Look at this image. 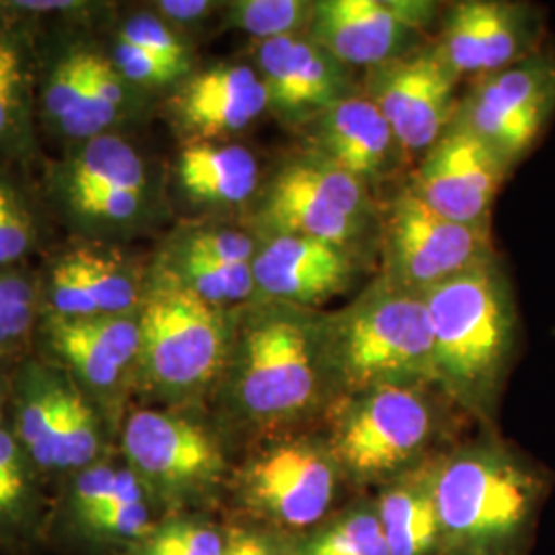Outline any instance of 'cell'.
Listing matches in <instances>:
<instances>
[{"mask_svg":"<svg viewBox=\"0 0 555 555\" xmlns=\"http://www.w3.org/2000/svg\"><path fill=\"white\" fill-rule=\"evenodd\" d=\"M554 476L496 435L435 456L440 555H531Z\"/></svg>","mask_w":555,"mask_h":555,"instance_id":"6da1fadb","label":"cell"},{"mask_svg":"<svg viewBox=\"0 0 555 555\" xmlns=\"http://www.w3.org/2000/svg\"><path fill=\"white\" fill-rule=\"evenodd\" d=\"M319 313L282 302H249L235 311L220 387L241 424L280 437L325 416L332 396L319 358Z\"/></svg>","mask_w":555,"mask_h":555,"instance_id":"7a4b0ae2","label":"cell"},{"mask_svg":"<svg viewBox=\"0 0 555 555\" xmlns=\"http://www.w3.org/2000/svg\"><path fill=\"white\" fill-rule=\"evenodd\" d=\"M422 297L430 321L438 389L469 416L492 424L518 341L508 276L494 259Z\"/></svg>","mask_w":555,"mask_h":555,"instance_id":"3957f363","label":"cell"},{"mask_svg":"<svg viewBox=\"0 0 555 555\" xmlns=\"http://www.w3.org/2000/svg\"><path fill=\"white\" fill-rule=\"evenodd\" d=\"M318 337L332 403L378 387H437L424 297L380 274L348 305L321 311Z\"/></svg>","mask_w":555,"mask_h":555,"instance_id":"277c9868","label":"cell"},{"mask_svg":"<svg viewBox=\"0 0 555 555\" xmlns=\"http://www.w3.org/2000/svg\"><path fill=\"white\" fill-rule=\"evenodd\" d=\"M235 311L206 302L155 263L139 311L137 380L176 405L206 396L224 375Z\"/></svg>","mask_w":555,"mask_h":555,"instance_id":"5b68a950","label":"cell"},{"mask_svg":"<svg viewBox=\"0 0 555 555\" xmlns=\"http://www.w3.org/2000/svg\"><path fill=\"white\" fill-rule=\"evenodd\" d=\"M428 385H393L336 399L321 433L350 488H383L435 459L444 416Z\"/></svg>","mask_w":555,"mask_h":555,"instance_id":"8992f818","label":"cell"},{"mask_svg":"<svg viewBox=\"0 0 555 555\" xmlns=\"http://www.w3.org/2000/svg\"><path fill=\"white\" fill-rule=\"evenodd\" d=\"M249 231L318 238L364 254L380 231V217L369 188L300 149L261 183Z\"/></svg>","mask_w":555,"mask_h":555,"instance_id":"52a82bcc","label":"cell"},{"mask_svg":"<svg viewBox=\"0 0 555 555\" xmlns=\"http://www.w3.org/2000/svg\"><path fill=\"white\" fill-rule=\"evenodd\" d=\"M350 488L323 435L272 437L247 459L237 477L238 498L263 529L298 539L337 513Z\"/></svg>","mask_w":555,"mask_h":555,"instance_id":"ba28073f","label":"cell"},{"mask_svg":"<svg viewBox=\"0 0 555 555\" xmlns=\"http://www.w3.org/2000/svg\"><path fill=\"white\" fill-rule=\"evenodd\" d=\"M52 194L64 217L91 235L134 233L159 206L149 163L114 132L77 142L52 171Z\"/></svg>","mask_w":555,"mask_h":555,"instance_id":"9c48e42d","label":"cell"},{"mask_svg":"<svg viewBox=\"0 0 555 555\" xmlns=\"http://www.w3.org/2000/svg\"><path fill=\"white\" fill-rule=\"evenodd\" d=\"M378 245L380 276L417 295L498 259L490 229L438 215L410 188L389 202Z\"/></svg>","mask_w":555,"mask_h":555,"instance_id":"30bf717a","label":"cell"},{"mask_svg":"<svg viewBox=\"0 0 555 555\" xmlns=\"http://www.w3.org/2000/svg\"><path fill=\"white\" fill-rule=\"evenodd\" d=\"M121 447L142 488L173 508L212 496L227 474L219 438L171 410L134 412L126 420Z\"/></svg>","mask_w":555,"mask_h":555,"instance_id":"8fae6325","label":"cell"},{"mask_svg":"<svg viewBox=\"0 0 555 555\" xmlns=\"http://www.w3.org/2000/svg\"><path fill=\"white\" fill-rule=\"evenodd\" d=\"M555 112V56L529 59L474 80L459 101L455 119L511 169L535 144Z\"/></svg>","mask_w":555,"mask_h":555,"instance_id":"7c38bea8","label":"cell"},{"mask_svg":"<svg viewBox=\"0 0 555 555\" xmlns=\"http://www.w3.org/2000/svg\"><path fill=\"white\" fill-rule=\"evenodd\" d=\"M459 80L426 43L364 70L362 93L389 121L403 155H424L455 119Z\"/></svg>","mask_w":555,"mask_h":555,"instance_id":"4fadbf2b","label":"cell"},{"mask_svg":"<svg viewBox=\"0 0 555 555\" xmlns=\"http://www.w3.org/2000/svg\"><path fill=\"white\" fill-rule=\"evenodd\" d=\"M440 20L430 0H315L307 36L352 70H369L420 46Z\"/></svg>","mask_w":555,"mask_h":555,"instance_id":"5bb4252c","label":"cell"},{"mask_svg":"<svg viewBox=\"0 0 555 555\" xmlns=\"http://www.w3.org/2000/svg\"><path fill=\"white\" fill-rule=\"evenodd\" d=\"M511 167L459 119L422 155L410 190L447 219L490 229Z\"/></svg>","mask_w":555,"mask_h":555,"instance_id":"9a60e30c","label":"cell"},{"mask_svg":"<svg viewBox=\"0 0 555 555\" xmlns=\"http://www.w3.org/2000/svg\"><path fill=\"white\" fill-rule=\"evenodd\" d=\"M435 50L456 77H486L535 54L541 17L511 0H459L438 20Z\"/></svg>","mask_w":555,"mask_h":555,"instance_id":"2e32d148","label":"cell"},{"mask_svg":"<svg viewBox=\"0 0 555 555\" xmlns=\"http://www.w3.org/2000/svg\"><path fill=\"white\" fill-rule=\"evenodd\" d=\"M254 66L268 95V112L298 128L358 93L354 70L307 34L256 41Z\"/></svg>","mask_w":555,"mask_h":555,"instance_id":"e0dca14e","label":"cell"},{"mask_svg":"<svg viewBox=\"0 0 555 555\" xmlns=\"http://www.w3.org/2000/svg\"><path fill=\"white\" fill-rule=\"evenodd\" d=\"M251 302H282L315 309L350 291L362 254L300 235H256Z\"/></svg>","mask_w":555,"mask_h":555,"instance_id":"ac0fdd59","label":"cell"},{"mask_svg":"<svg viewBox=\"0 0 555 555\" xmlns=\"http://www.w3.org/2000/svg\"><path fill=\"white\" fill-rule=\"evenodd\" d=\"M149 272L116 249L79 245L60 256L41 291V313L103 318L139 313Z\"/></svg>","mask_w":555,"mask_h":555,"instance_id":"d6986e66","label":"cell"},{"mask_svg":"<svg viewBox=\"0 0 555 555\" xmlns=\"http://www.w3.org/2000/svg\"><path fill=\"white\" fill-rule=\"evenodd\" d=\"M268 112V95L254 64L220 62L179 82L169 116L188 142H224Z\"/></svg>","mask_w":555,"mask_h":555,"instance_id":"ffe728a7","label":"cell"},{"mask_svg":"<svg viewBox=\"0 0 555 555\" xmlns=\"http://www.w3.org/2000/svg\"><path fill=\"white\" fill-rule=\"evenodd\" d=\"M41 336L50 352L95 396H118L137 377L139 313L103 318H59L41 313Z\"/></svg>","mask_w":555,"mask_h":555,"instance_id":"44dd1931","label":"cell"},{"mask_svg":"<svg viewBox=\"0 0 555 555\" xmlns=\"http://www.w3.org/2000/svg\"><path fill=\"white\" fill-rule=\"evenodd\" d=\"M305 151L332 163L373 192L403 155L389 121L362 91L337 101L305 126Z\"/></svg>","mask_w":555,"mask_h":555,"instance_id":"7402d4cb","label":"cell"},{"mask_svg":"<svg viewBox=\"0 0 555 555\" xmlns=\"http://www.w3.org/2000/svg\"><path fill=\"white\" fill-rule=\"evenodd\" d=\"M179 192L210 210H237L256 202L258 157L235 142H188L176 160Z\"/></svg>","mask_w":555,"mask_h":555,"instance_id":"603a6c76","label":"cell"},{"mask_svg":"<svg viewBox=\"0 0 555 555\" xmlns=\"http://www.w3.org/2000/svg\"><path fill=\"white\" fill-rule=\"evenodd\" d=\"M373 498L389 555L442 554L435 459L378 488Z\"/></svg>","mask_w":555,"mask_h":555,"instance_id":"cb8c5ba5","label":"cell"},{"mask_svg":"<svg viewBox=\"0 0 555 555\" xmlns=\"http://www.w3.org/2000/svg\"><path fill=\"white\" fill-rule=\"evenodd\" d=\"M157 266L167 270L194 295L224 311H235L249 305L256 295L254 266H238L210 258L178 233L165 245Z\"/></svg>","mask_w":555,"mask_h":555,"instance_id":"d4e9b609","label":"cell"},{"mask_svg":"<svg viewBox=\"0 0 555 555\" xmlns=\"http://www.w3.org/2000/svg\"><path fill=\"white\" fill-rule=\"evenodd\" d=\"M295 555H389L375 498L344 504L313 531L295 539Z\"/></svg>","mask_w":555,"mask_h":555,"instance_id":"484cf974","label":"cell"},{"mask_svg":"<svg viewBox=\"0 0 555 555\" xmlns=\"http://www.w3.org/2000/svg\"><path fill=\"white\" fill-rule=\"evenodd\" d=\"M70 387L41 369H29L23 383L17 435L25 453L43 469H54L56 433Z\"/></svg>","mask_w":555,"mask_h":555,"instance_id":"4316f807","label":"cell"},{"mask_svg":"<svg viewBox=\"0 0 555 555\" xmlns=\"http://www.w3.org/2000/svg\"><path fill=\"white\" fill-rule=\"evenodd\" d=\"M315 0H233L224 2L222 25L256 41L302 36L313 20Z\"/></svg>","mask_w":555,"mask_h":555,"instance_id":"83f0119b","label":"cell"},{"mask_svg":"<svg viewBox=\"0 0 555 555\" xmlns=\"http://www.w3.org/2000/svg\"><path fill=\"white\" fill-rule=\"evenodd\" d=\"M229 531L194 516H173L134 541L130 555H222Z\"/></svg>","mask_w":555,"mask_h":555,"instance_id":"f1b7e54d","label":"cell"},{"mask_svg":"<svg viewBox=\"0 0 555 555\" xmlns=\"http://www.w3.org/2000/svg\"><path fill=\"white\" fill-rule=\"evenodd\" d=\"M31 73L20 46L0 38V144H17L29 121Z\"/></svg>","mask_w":555,"mask_h":555,"instance_id":"f546056e","label":"cell"},{"mask_svg":"<svg viewBox=\"0 0 555 555\" xmlns=\"http://www.w3.org/2000/svg\"><path fill=\"white\" fill-rule=\"evenodd\" d=\"M100 422L95 410L70 387L60 416L54 469H87L100 455Z\"/></svg>","mask_w":555,"mask_h":555,"instance_id":"4dcf8cb0","label":"cell"},{"mask_svg":"<svg viewBox=\"0 0 555 555\" xmlns=\"http://www.w3.org/2000/svg\"><path fill=\"white\" fill-rule=\"evenodd\" d=\"M87 527L103 535L126 537L139 541L155 525L151 522L144 488L130 469H126L124 481L114 500L85 520Z\"/></svg>","mask_w":555,"mask_h":555,"instance_id":"1f68e13d","label":"cell"},{"mask_svg":"<svg viewBox=\"0 0 555 555\" xmlns=\"http://www.w3.org/2000/svg\"><path fill=\"white\" fill-rule=\"evenodd\" d=\"M40 309L38 284L15 268H0V348L27 336Z\"/></svg>","mask_w":555,"mask_h":555,"instance_id":"d6a6232c","label":"cell"},{"mask_svg":"<svg viewBox=\"0 0 555 555\" xmlns=\"http://www.w3.org/2000/svg\"><path fill=\"white\" fill-rule=\"evenodd\" d=\"M119 41L137 46L140 50L167 60L194 73V50L192 43L178 29L160 20L153 11H142L124 21L119 29Z\"/></svg>","mask_w":555,"mask_h":555,"instance_id":"836d02e7","label":"cell"},{"mask_svg":"<svg viewBox=\"0 0 555 555\" xmlns=\"http://www.w3.org/2000/svg\"><path fill=\"white\" fill-rule=\"evenodd\" d=\"M38 227L20 190L0 179V268H13L36 245Z\"/></svg>","mask_w":555,"mask_h":555,"instance_id":"e575fe53","label":"cell"},{"mask_svg":"<svg viewBox=\"0 0 555 555\" xmlns=\"http://www.w3.org/2000/svg\"><path fill=\"white\" fill-rule=\"evenodd\" d=\"M109 60L118 68L119 75L139 91H153V89H167V87L176 89L181 80L192 75L190 70L176 66L167 60L157 59L126 41L118 40Z\"/></svg>","mask_w":555,"mask_h":555,"instance_id":"d590c367","label":"cell"},{"mask_svg":"<svg viewBox=\"0 0 555 555\" xmlns=\"http://www.w3.org/2000/svg\"><path fill=\"white\" fill-rule=\"evenodd\" d=\"M126 469H116L109 465H91L75 481L73 508L79 520H87L107 506L118 494Z\"/></svg>","mask_w":555,"mask_h":555,"instance_id":"8d00e7d4","label":"cell"},{"mask_svg":"<svg viewBox=\"0 0 555 555\" xmlns=\"http://www.w3.org/2000/svg\"><path fill=\"white\" fill-rule=\"evenodd\" d=\"M25 486L20 442L0 428V515L13 513L20 506Z\"/></svg>","mask_w":555,"mask_h":555,"instance_id":"74e56055","label":"cell"},{"mask_svg":"<svg viewBox=\"0 0 555 555\" xmlns=\"http://www.w3.org/2000/svg\"><path fill=\"white\" fill-rule=\"evenodd\" d=\"M222 555H295V539L274 533L263 527L229 529Z\"/></svg>","mask_w":555,"mask_h":555,"instance_id":"f35d334b","label":"cell"},{"mask_svg":"<svg viewBox=\"0 0 555 555\" xmlns=\"http://www.w3.org/2000/svg\"><path fill=\"white\" fill-rule=\"evenodd\" d=\"M220 2L212 0H159L153 2V13L160 20L169 23L179 34H183L188 27H196L210 20L219 11Z\"/></svg>","mask_w":555,"mask_h":555,"instance_id":"ab89813d","label":"cell"},{"mask_svg":"<svg viewBox=\"0 0 555 555\" xmlns=\"http://www.w3.org/2000/svg\"><path fill=\"white\" fill-rule=\"evenodd\" d=\"M7 7H13L20 13H29V15H54V13H70L82 9L80 2H68V0H48V2H38V0H27V2H9Z\"/></svg>","mask_w":555,"mask_h":555,"instance_id":"60d3db41","label":"cell"},{"mask_svg":"<svg viewBox=\"0 0 555 555\" xmlns=\"http://www.w3.org/2000/svg\"><path fill=\"white\" fill-rule=\"evenodd\" d=\"M0 7H2V4H0Z\"/></svg>","mask_w":555,"mask_h":555,"instance_id":"b9f144b4","label":"cell"}]
</instances>
